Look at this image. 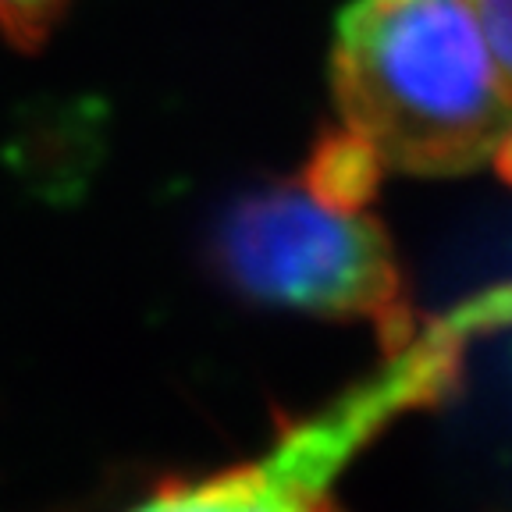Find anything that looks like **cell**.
Here are the masks:
<instances>
[{"instance_id":"1","label":"cell","mask_w":512,"mask_h":512,"mask_svg":"<svg viewBox=\"0 0 512 512\" xmlns=\"http://www.w3.org/2000/svg\"><path fill=\"white\" fill-rule=\"evenodd\" d=\"M331 86L345 128L406 175H466L512 128V100L466 0H352Z\"/></svg>"},{"instance_id":"2","label":"cell","mask_w":512,"mask_h":512,"mask_svg":"<svg viewBox=\"0 0 512 512\" xmlns=\"http://www.w3.org/2000/svg\"><path fill=\"white\" fill-rule=\"evenodd\" d=\"M224 281L260 306L374 320L384 352L413 335L399 256L367 214H335L306 192L260 189L235 203L214 235Z\"/></svg>"},{"instance_id":"3","label":"cell","mask_w":512,"mask_h":512,"mask_svg":"<svg viewBox=\"0 0 512 512\" xmlns=\"http://www.w3.org/2000/svg\"><path fill=\"white\" fill-rule=\"evenodd\" d=\"M310 505L306 491L260 459L200 480H171L132 512H306Z\"/></svg>"},{"instance_id":"4","label":"cell","mask_w":512,"mask_h":512,"mask_svg":"<svg viewBox=\"0 0 512 512\" xmlns=\"http://www.w3.org/2000/svg\"><path fill=\"white\" fill-rule=\"evenodd\" d=\"M384 160L352 128L324 132L313 146L303 175V192L335 214H363L381 185Z\"/></svg>"},{"instance_id":"5","label":"cell","mask_w":512,"mask_h":512,"mask_svg":"<svg viewBox=\"0 0 512 512\" xmlns=\"http://www.w3.org/2000/svg\"><path fill=\"white\" fill-rule=\"evenodd\" d=\"M68 0H0V29L15 47L32 50L57 22Z\"/></svg>"},{"instance_id":"6","label":"cell","mask_w":512,"mask_h":512,"mask_svg":"<svg viewBox=\"0 0 512 512\" xmlns=\"http://www.w3.org/2000/svg\"><path fill=\"white\" fill-rule=\"evenodd\" d=\"M466 8L473 11L480 32H484L502 89L512 100V0H466Z\"/></svg>"},{"instance_id":"7","label":"cell","mask_w":512,"mask_h":512,"mask_svg":"<svg viewBox=\"0 0 512 512\" xmlns=\"http://www.w3.org/2000/svg\"><path fill=\"white\" fill-rule=\"evenodd\" d=\"M491 160H495L498 175H502L505 182L512 185V128L505 132L502 139H498V146H495V153H491Z\"/></svg>"},{"instance_id":"8","label":"cell","mask_w":512,"mask_h":512,"mask_svg":"<svg viewBox=\"0 0 512 512\" xmlns=\"http://www.w3.org/2000/svg\"><path fill=\"white\" fill-rule=\"evenodd\" d=\"M306 512H338V509H335V505H331V502H324V498H320V502H313Z\"/></svg>"}]
</instances>
